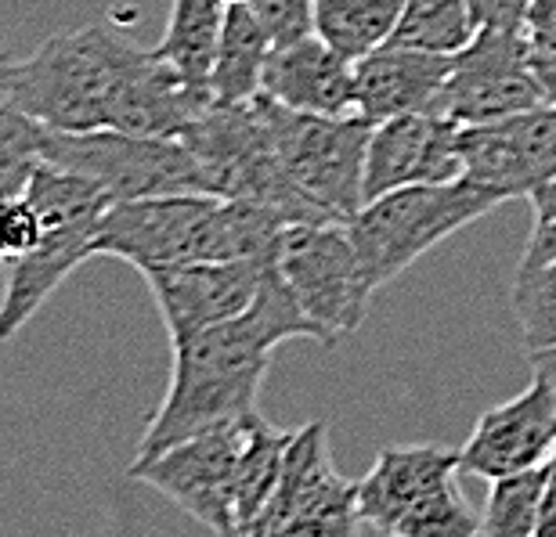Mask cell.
Masks as SVG:
<instances>
[{"mask_svg":"<svg viewBox=\"0 0 556 537\" xmlns=\"http://www.w3.org/2000/svg\"><path fill=\"white\" fill-rule=\"evenodd\" d=\"M286 340L321 343V332L304 315L300 299L278 271L275 256L247 315L214 324L185 343H174L170 386L141 433L135 462L163 455L166 447L192 440L206 430L253 415L271 354Z\"/></svg>","mask_w":556,"mask_h":537,"instance_id":"1","label":"cell"},{"mask_svg":"<svg viewBox=\"0 0 556 537\" xmlns=\"http://www.w3.org/2000/svg\"><path fill=\"white\" fill-rule=\"evenodd\" d=\"M286 228L271 209L210 192L130 199L109 206L94 256H116L141 274L181 264L271 260Z\"/></svg>","mask_w":556,"mask_h":537,"instance_id":"2","label":"cell"},{"mask_svg":"<svg viewBox=\"0 0 556 537\" xmlns=\"http://www.w3.org/2000/svg\"><path fill=\"white\" fill-rule=\"evenodd\" d=\"M130 40L109 26H84L43 40L29 59H4L0 91L43 130H109Z\"/></svg>","mask_w":556,"mask_h":537,"instance_id":"3","label":"cell"},{"mask_svg":"<svg viewBox=\"0 0 556 537\" xmlns=\"http://www.w3.org/2000/svg\"><path fill=\"white\" fill-rule=\"evenodd\" d=\"M26 192L40 209L43 231L33 253L4 267L8 282L4 296H0V343L15 340L33 321V315L54 296V289L84 260H91L98 228L113 206V199L94 181L59 170L51 163H40L33 170Z\"/></svg>","mask_w":556,"mask_h":537,"instance_id":"4","label":"cell"},{"mask_svg":"<svg viewBox=\"0 0 556 537\" xmlns=\"http://www.w3.org/2000/svg\"><path fill=\"white\" fill-rule=\"evenodd\" d=\"M459 451L397 444L358 480V509L387 537H481V516L459 490Z\"/></svg>","mask_w":556,"mask_h":537,"instance_id":"5","label":"cell"},{"mask_svg":"<svg viewBox=\"0 0 556 537\" xmlns=\"http://www.w3.org/2000/svg\"><path fill=\"white\" fill-rule=\"evenodd\" d=\"M503 203L506 195L459 177L448 184H419L372 199L348 220V231L358 245L369 282L383 289L405 274L422 253L438 250L441 242Z\"/></svg>","mask_w":556,"mask_h":537,"instance_id":"6","label":"cell"},{"mask_svg":"<svg viewBox=\"0 0 556 537\" xmlns=\"http://www.w3.org/2000/svg\"><path fill=\"white\" fill-rule=\"evenodd\" d=\"M257 98L247 105H210L188 127L185 144L203 166L206 192L257 203L286 223H326L329 217L289 181L278 163Z\"/></svg>","mask_w":556,"mask_h":537,"instance_id":"7","label":"cell"},{"mask_svg":"<svg viewBox=\"0 0 556 537\" xmlns=\"http://www.w3.org/2000/svg\"><path fill=\"white\" fill-rule=\"evenodd\" d=\"M43 163L94 181L113 203L206 192L203 166L185 138H149L124 130H43Z\"/></svg>","mask_w":556,"mask_h":537,"instance_id":"8","label":"cell"},{"mask_svg":"<svg viewBox=\"0 0 556 537\" xmlns=\"http://www.w3.org/2000/svg\"><path fill=\"white\" fill-rule=\"evenodd\" d=\"M257 102L289 181L329 220L348 223L365 206V152L372 123L362 116H307L278 105L268 94H261Z\"/></svg>","mask_w":556,"mask_h":537,"instance_id":"9","label":"cell"},{"mask_svg":"<svg viewBox=\"0 0 556 537\" xmlns=\"http://www.w3.org/2000/svg\"><path fill=\"white\" fill-rule=\"evenodd\" d=\"M278 271L304 315L318 324L326 346H337L362 329L376 285L365 274L358 245L343 220L289 223L278 242Z\"/></svg>","mask_w":556,"mask_h":537,"instance_id":"10","label":"cell"},{"mask_svg":"<svg viewBox=\"0 0 556 537\" xmlns=\"http://www.w3.org/2000/svg\"><path fill=\"white\" fill-rule=\"evenodd\" d=\"M362 523L358 484L332 465L326 422H311L293 433L275 495L242 537H362Z\"/></svg>","mask_w":556,"mask_h":537,"instance_id":"11","label":"cell"},{"mask_svg":"<svg viewBox=\"0 0 556 537\" xmlns=\"http://www.w3.org/2000/svg\"><path fill=\"white\" fill-rule=\"evenodd\" d=\"M539 105L546 102L531 69L528 29H477V37L459 54H452V73L433 116L459 127H477Z\"/></svg>","mask_w":556,"mask_h":537,"instance_id":"12","label":"cell"},{"mask_svg":"<svg viewBox=\"0 0 556 537\" xmlns=\"http://www.w3.org/2000/svg\"><path fill=\"white\" fill-rule=\"evenodd\" d=\"M253 415L199 433L155 458H141L130 465V476L155 487L217 537L236 534V473Z\"/></svg>","mask_w":556,"mask_h":537,"instance_id":"13","label":"cell"},{"mask_svg":"<svg viewBox=\"0 0 556 537\" xmlns=\"http://www.w3.org/2000/svg\"><path fill=\"white\" fill-rule=\"evenodd\" d=\"M463 177L517 199L556 181V108L539 105L517 116L459 127Z\"/></svg>","mask_w":556,"mask_h":537,"instance_id":"14","label":"cell"},{"mask_svg":"<svg viewBox=\"0 0 556 537\" xmlns=\"http://www.w3.org/2000/svg\"><path fill=\"white\" fill-rule=\"evenodd\" d=\"M271 260H217L144 271L170 346L247 315L261 293L264 271L271 267Z\"/></svg>","mask_w":556,"mask_h":537,"instance_id":"15","label":"cell"},{"mask_svg":"<svg viewBox=\"0 0 556 537\" xmlns=\"http://www.w3.org/2000/svg\"><path fill=\"white\" fill-rule=\"evenodd\" d=\"M556 451V386L531 379L528 389L484 411L459 447V469L488 484L546 465Z\"/></svg>","mask_w":556,"mask_h":537,"instance_id":"16","label":"cell"},{"mask_svg":"<svg viewBox=\"0 0 556 537\" xmlns=\"http://www.w3.org/2000/svg\"><path fill=\"white\" fill-rule=\"evenodd\" d=\"M459 177V123L433 112H416L372 127L365 152V203L402 188L448 184Z\"/></svg>","mask_w":556,"mask_h":537,"instance_id":"17","label":"cell"},{"mask_svg":"<svg viewBox=\"0 0 556 537\" xmlns=\"http://www.w3.org/2000/svg\"><path fill=\"white\" fill-rule=\"evenodd\" d=\"M264 94L293 112H307V116H358L354 62L332 51L315 33L271 51L268 73H264Z\"/></svg>","mask_w":556,"mask_h":537,"instance_id":"18","label":"cell"},{"mask_svg":"<svg viewBox=\"0 0 556 537\" xmlns=\"http://www.w3.org/2000/svg\"><path fill=\"white\" fill-rule=\"evenodd\" d=\"M452 73V54H430L416 48H383L369 51L354 62V84H358V116L365 123H387L397 116L433 112Z\"/></svg>","mask_w":556,"mask_h":537,"instance_id":"19","label":"cell"},{"mask_svg":"<svg viewBox=\"0 0 556 537\" xmlns=\"http://www.w3.org/2000/svg\"><path fill=\"white\" fill-rule=\"evenodd\" d=\"M271 51L275 43L253 4H231L225 11L214 73H210L214 105H247L264 94V73H268Z\"/></svg>","mask_w":556,"mask_h":537,"instance_id":"20","label":"cell"},{"mask_svg":"<svg viewBox=\"0 0 556 537\" xmlns=\"http://www.w3.org/2000/svg\"><path fill=\"white\" fill-rule=\"evenodd\" d=\"M225 11L228 8L220 0H174L163 40L152 48L166 65H174L188 84L206 94L220 43V26H225Z\"/></svg>","mask_w":556,"mask_h":537,"instance_id":"21","label":"cell"},{"mask_svg":"<svg viewBox=\"0 0 556 537\" xmlns=\"http://www.w3.org/2000/svg\"><path fill=\"white\" fill-rule=\"evenodd\" d=\"M397 18L402 0H315V37L348 62L391 43Z\"/></svg>","mask_w":556,"mask_h":537,"instance_id":"22","label":"cell"},{"mask_svg":"<svg viewBox=\"0 0 556 537\" xmlns=\"http://www.w3.org/2000/svg\"><path fill=\"white\" fill-rule=\"evenodd\" d=\"M293 433L296 430L271 426L261 411L250 419L247 447H242L239 473H236V534H247L257 523L264 506L271 501L278 476H282L286 451L293 444Z\"/></svg>","mask_w":556,"mask_h":537,"instance_id":"23","label":"cell"},{"mask_svg":"<svg viewBox=\"0 0 556 537\" xmlns=\"http://www.w3.org/2000/svg\"><path fill=\"white\" fill-rule=\"evenodd\" d=\"M477 37L470 0H402L391 43L430 54H459Z\"/></svg>","mask_w":556,"mask_h":537,"instance_id":"24","label":"cell"},{"mask_svg":"<svg viewBox=\"0 0 556 537\" xmlns=\"http://www.w3.org/2000/svg\"><path fill=\"white\" fill-rule=\"evenodd\" d=\"M549 462L528 473L495 480L481 512V537H535L539 506L546 495Z\"/></svg>","mask_w":556,"mask_h":537,"instance_id":"25","label":"cell"},{"mask_svg":"<svg viewBox=\"0 0 556 537\" xmlns=\"http://www.w3.org/2000/svg\"><path fill=\"white\" fill-rule=\"evenodd\" d=\"M509 310L528 350L556 346V260L553 264H517L509 285Z\"/></svg>","mask_w":556,"mask_h":537,"instance_id":"26","label":"cell"},{"mask_svg":"<svg viewBox=\"0 0 556 537\" xmlns=\"http://www.w3.org/2000/svg\"><path fill=\"white\" fill-rule=\"evenodd\" d=\"M43 163V127L0 98V195L26 192L33 170Z\"/></svg>","mask_w":556,"mask_h":537,"instance_id":"27","label":"cell"},{"mask_svg":"<svg viewBox=\"0 0 556 537\" xmlns=\"http://www.w3.org/2000/svg\"><path fill=\"white\" fill-rule=\"evenodd\" d=\"M40 231L43 220L29 192L0 195V264L11 267L26 253H33V245L40 242Z\"/></svg>","mask_w":556,"mask_h":537,"instance_id":"28","label":"cell"},{"mask_svg":"<svg viewBox=\"0 0 556 537\" xmlns=\"http://www.w3.org/2000/svg\"><path fill=\"white\" fill-rule=\"evenodd\" d=\"M253 11L261 15L275 48L315 33V0H253Z\"/></svg>","mask_w":556,"mask_h":537,"instance_id":"29","label":"cell"},{"mask_svg":"<svg viewBox=\"0 0 556 537\" xmlns=\"http://www.w3.org/2000/svg\"><path fill=\"white\" fill-rule=\"evenodd\" d=\"M531 199V234L520 264H553L556 260V181L535 188Z\"/></svg>","mask_w":556,"mask_h":537,"instance_id":"30","label":"cell"},{"mask_svg":"<svg viewBox=\"0 0 556 537\" xmlns=\"http://www.w3.org/2000/svg\"><path fill=\"white\" fill-rule=\"evenodd\" d=\"M535 0H470L477 29H525Z\"/></svg>","mask_w":556,"mask_h":537,"instance_id":"31","label":"cell"},{"mask_svg":"<svg viewBox=\"0 0 556 537\" xmlns=\"http://www.w3.org/2000/svg\"><path fill=\"white\" fill-rule=\"evenodd\" d=\"M531 40V69L539 76L542 102L556 108V37H528Z\"/></svg>","mask_w":556,"mask_h":537,"instance_id":"32","label":"cell"},{"mask_svg":"<svg viewBox=\"0 0 556 537\" xmlns=\"http://www.w3.org/2000/svg\"><path fill=\"white\" fill-rule=\"evenodd\" d=\"M535 537H556V451L549 458V476H546V495L539 506V530Z\"/></svg>","mask_w":556,"mask_h":537,"instance_id":"33","label":"cell"},{"mask_svg":"<svg viewBox=\"0 0 556 537\" xmlns=\"http://www.w3.org/2000/svg\"><path fill=\"white\" fill-rule=\"evenodd\" d=\"M525 29L528 37H556V0H535Z\"/></svg>","mask_w":556,"mask_h":537,"instance_id":"34","label":"cell"},{"mask_svg":"<svg viewBox=\"0 0 556 537\" xmlns=\"http://www.w3.org/2000/svg\"><path fill=\"white\" fill-rule=\"evenodd\" d=\"M528 361L535 368L539 379H546V383L556 386V346H546V350H528Z\"/></svg>","mask_w":556,"mask_h":537,"instance_id":"35","label":"cell"},{"mask_svg":"<svg viewBox=\"0 0 556 537\" xmlns=\"http://www.w3.org/2000/svg\"><path fill=\"white\" fill-rule=\"evenodd\" d=\"M225 8H231V4H253V0H220Z\"/></svg>","mask_w":556,"mask_h":537,"instance_id":"36","label":"cell"},{"mask_svg":"<svg viewBox=\"0 0 556 537\" xmlns=\"http://www.w3.org/2000/svg\"><path fill=\"white\" fill-rule=\"evenodd\" d=\"M225 537H242V534H225Z\"/></svg>","mask_w":556,"mask_h":537,"instance_id":"37","label":"cell"}]
</instances>
